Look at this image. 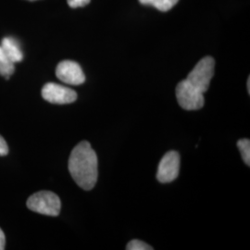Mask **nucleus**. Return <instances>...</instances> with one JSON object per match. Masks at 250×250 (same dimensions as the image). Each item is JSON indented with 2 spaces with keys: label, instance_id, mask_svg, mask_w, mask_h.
<instances>
[{
  "label": "nucleus",
  "instance_id": "nucleus-13",
  "mask_svg": "<svg viewBox=\"0 0 250 250\" xmlns=\"http://www.w3.org/2000/svg\"><path fill=\"white\" fill-rule=\"evenodd\" d=\"M91 0H67L68 5L72 8H80V7H84L86 5H88Z\"/></svg>",
  "mask_w": 250,
  "mask_h": 250
},
{
  "label": "nucleus",
  "instance_id": "nucleus-12",
  "mask_svg": "<svg viewBox=\"0 0 250 250\" xmlns=\"http://www.w3.org/2000/svg\"><path fill=\"white\" fill-rule=\"evenodd\" d=\"M126 250H152L153 248L151 246H149L148 244L145 243L137 239H134L132 241L129 242L126 246Z\"/></svg>",
  "mask_w": 250,
  "mask_h": 250
},
{
  "label": "nucleus",
  "instance_id": "nucleus-4",
  "mask_svg": "<svg viewBox=\"0 0 250 250\" xmlns=\"http://www.w3.org/2000/svg\"><path fill=\"white\" fill-rule=\"evenodd\" d=\"M179 105L187 110H197L204 106V95L188 81L180 82L176 86Z\"/></svg>",
  "mask_w": 250,
  "mask_h": 250
},
{
  "label": "nucleus",
  "instance_id": "nucleus-3",
  "mask_svg": "<svg viewBox=\"0 0 250 250\" xmlns=\"http://www.w3.org/2000/svg\"><path fill=\"white\" fill-rule=\"evenodd\" d=\"M214 59L211 57H205L200 60L194 69L189 72L186 80L204 94L210 85V81L214 75Z\"/></svg>",
  "mask_w": 250,
  "mask_h": 250
},
{
  "label": "nucleus",
  "instance_id": "nucleus-7",
  "mask_svg": "<svg viewBox=\"0 0 250 250\" xmlns=\"http://www.w3.org/2000/svg\"><path fill=\"white\" fill-rule=\"evenodd\" d=\"M58 79L72 85H80L84 83L85 76L80 65L72 61H63L56 69Z\"/></svg>",
  "mask_w": 250,
  "mask_h": 250
},
{
  "label": "nucleus",
  "instance_id": "nucleus-14",
  "mask_svg": "<svg viewBox=\"0 0 250 250\" xmlns=\"http://www.w3.org/2000/svg\"><path fill=\"white\" fill-rule=\"evenodd\" d=\"M9 154V146L5 139L0 135V156H6Z\"/></svg>",
  "mask_w": 250,
  "mask_h": 250
},
{
  "label": "nucleus",
  "instance_id": "nucleus-5",
  "mask_svg": "<svg viewBox=\"0 0 250 250\" xmlns=\"http://www.w3.org/2000/svg\"><path fill=\"white\" fill-rule=\"evenodd\" d=\"M42 97L52 104H71L77 99V94L74 90L63 86L62 84L48 83L42 89Z\"/></svg>",
  "mask_w": 250,
  "mask_h": 250
},
{
  "label": "nucleus",
  "instance_id": "nucleus-15",
  "mask_svg": "<svg viewBox=\"0 0 250 250\" xmlns=\"http://www.w3.org/2000/svg\"><path fill=\"white\" fill-rule=\"evenodd\" d=\"M5 245H6L5 234H4L3 231L0 229V250H3L5 249Z\"/></svg>",
  "mask_w": 250,
  "mask_h": 250
},
{
  "label": "nucleus",
  "instance_id": "nucleus-2",
  "mask_svg": "<svg viewBox=\"0 0 250 250\" xmlns=\"http://www.w3.org/2000/svg\"><path fill=\"white\" fill-rule=\"evenodd\" d=\"M27 208L40 214L56 217L61 212L62 202L53 192L40 191L28 198Z\"/></svg>",
  "mask_w": 250,
  "mask_h": 250
},
{
  "label": "nucleus",
  "instance_id": "nucleus-1",
  "mask_svg": "<svg viewBox=\"0 0 250 250\" xmlns=\"http://www.w3.org/2000/svg\"><path fill=\"white\" fill-rule=\"evenodd\" d=\"M68 168L74 182L83 190H91L96 186L99 176L98 157L87 141H82L72 149Z\"/></svg>",
  "mask_w": 250,
  "mask_h": 250
},
{
  "label": "nucleus",
  "instance_id": "nucleus-10",
  "mask_svg": "<svg viewBox=\"0 0 250 250\" xmlns=\"http://www.w3.org/2000/svg\"><path fill=\"white\" fill-rule=\"evenodd\" d=\"M141 4L150 5L161 11H168L172 9L179 0H139Z\"/></svg>",
  "mask_w": 250,
  "mask_h": 250
},
{
  "label": "nucleus",
  "instance_id": "nucleus-16",
  "mask_svg": "<svg viewBox=\"0 0 250 250\" xmlns=\"http://www.w3.org/2000/svg\"><path fill=\"white\" fill-rule=\"evenodd\" d=\"M248 92H249V94H250V78L249 77V79H248Z\"/></svg>",
  "mask_w": 250,
  "mask_h": 250
},
{
  "label": "nucleus",
  "instance_id": "nucleus-17",
  "mask_svg": "<svg viewBox=\"0 0 250 250\" xmlns=\"http://www.w3.org/2000/svg\"><path fill=\"white\" fill-rule=\"evenodd\" d=\"M30 1H36V0H30Z\"/></svg>",
  "mask_w": 250,
  "mask_h": 250
},
{
  "label": "nucleus",
  "instance_id": "nucleus-11",
  "mask_svg": "<svg viewBox=\"0 0 250 250\" xmlns=\"http://www.w3.org/2000/svg\"><path fill=\"white\" fill-rule=\"evenodd\" d=\"M237 147L241 152L243 161L247 164V166H250V140L248 138L238 140Z\"/></svg>",
  "mask_w": 250,
  "mask_h": 250
},
{
  "label": "nucleus",
  "instance_id": "nucleus-9",
  "mask_svg": "<svg viewBox=\"0 0 250 250\" xmlns=\"http://www.w3.org/2000/svg\"><path fill=\"white\" fill-rule=\"evenodd\" d=\"M14 64L15 63L10 61V59L0 46V74L4 76L6 79H9L15 71Z\"/></svg>",
  "mask_w": 250,
  "mask_h": 250
},
{
  "label": "nucleus",
  "instance_id": "nucleus-6",
  "mask_svg": "<svg viewBox=\"0 0 250 250\" xmlns=\"http://www.w3.org/2000/svg\"><path fill=\"white\" fill-rule=\"evenodd\" d=\"M180 171V155L178 152H167L159 164L157 179L162 184H167L178 177Z\"/></svg>",
  "mask_w": 250,
  "mask_h": 250
},
{
  "label": "nucleus",
  "instance_id": "nucleus-8",
  "mask_svg": "<svg viewBox=\"0 0 250 250\" xmlns=\"http://www.w3.org/2000/svg\"><path fill=\"white\" fill-rule=\"evenodd\" d=\"M1 48L9 57L12 62H21L23 59V54L18 42L11 37H5L1 42Z\"/></svg>",
  "mask_w": 250,
  "mask_h": 250
}]
</instances>
